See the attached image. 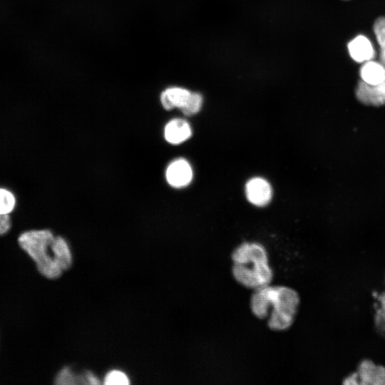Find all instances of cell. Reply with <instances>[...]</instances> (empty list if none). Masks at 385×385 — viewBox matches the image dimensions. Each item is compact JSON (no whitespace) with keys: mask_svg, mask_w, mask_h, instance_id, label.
I'll return each mask as SVG.
<instances>
[{"mask_svg":"<svg viewBox=\"0 0 385 385\" xmlns=\"http://www.w3.org/2000/svg\"><path fill=\"white\" fill-rule=\"evenodd\" d=\"M299 304L295 289L271 284L253 290L250 300L252 314L259 319H267V326L274 332H284L292 326Z\"/></svg>","mask_w":385,"mask_h":385,"instance_id":"6da1fadb","label":"cell"},{"mask_svg":"<svg viewBox=\"0 0 385 385\" xmlns=\"http://www.w3.org/2000/svg\"><path fill=\"white\" fill-rule=\"evenodd\" d=\"M232 274L244 287L255 290L272 283L274 272L266 248L256 242L240 244L231 254Z\"/></svg>","mask_w":385,"mask_h":385,"instance_id":"7a4b0ae2","label":"cell"},{"mask_svg":"<svg viewBox=\"0 0 385 385\" xmlns=\"http://www.w3.org/2000/svg\"><path fill=\"white\" fill-rule=\"evenodd\" d=\"M53 238L48 230L26 231L18 238L20 247L34 260L39 272L49 279L58 277L63 272L51 250Z\"/></svg>","mask_w":385,"mask_h":385,"instance_id":"3957f363","label":"cell"},{"mask_svg":"<svg viewBox=\"0 0 385 385\" xmlns=\"http://www.w3.org/2000/svg\"><path fill=\"white\" fill-rule=\"evenodd\" d=\"M344 384H385V366L370 359H364L358 364L355 371L346 376Z\"/></svg>","mask_w":385,"mask_h":385,"instance_id":"277c9868","label":"cell"},{"mask_svg":"<svg viewBox=\"0 0 385 385\" xmlns=\"http://www.w3.org/2000/svg\"><path fill=\"white\" fill-rule=\"evenodd\" d=\"M192 169L184 158H178L171 162L165 171L168 184L175 188L188 185L192 179Z\"/></svg>","mask_w":385,"mask_h":385,"instance_id":"5b68a950","label":"cell"},{"mask_svg":"<svg viewBox=\"0 0 385 385\" xmlns=\"http://www.w3.org/2000/svg\"><path fill=\"white\" fill-rule=\"evenodd\" d=\"M245 194L250 203L257 207H264L270 202L272 190L265 179L255 177L246 183Z\"/></svg>","mask_w":385,"mask_h":385,"instance_id":"8992f818","label":"cell"},{"mask_svg":"<svg viewBox=\"0 0 385 385\" xmlns=\"http://www.w3.org/2000/svg\"><path fill=\"white\" fill-rule=\"evenodd\" d=\"M356 96L362 103L380 106L385 104V80L376 85H369L360 81L356 88Z\"/></svg>","mask_w":385,"mask_h":385,"instance_id":"52a82bcc","label":"cell"},{"mask_svg":"<svg viewBox=\"0 0 385 385\" xmlns=\"http://www.w3.org/2000/svg\"><path fill=\"white\" fill-rule=\"evenodd\" d=\"M350 57L356 63H363L375 58L376 51L371 41L364 35H359L347 45Z\"/></svg>","mask_w":385,"mask_h":385,"instance_id":"ba28073f","label":"cell"},{"mask_svg":"<svg viewBox=\"0 0 385 385\" xmlns=\"http://www.w3.org/2000/svg\"><path fill=\"white\" fill-rule=\"evenodd\" d=\"M192 135V130L188 121L182 118H174L165 126L164 136L170 144H180Z\"/></svg>","mask_w":385,"mask_h":385,"instance_id":"9c48e42d","label":"cell"},{"mask_svg":"<svg viewBox=\"0 0 385 385\" xmlns=\"http://www.w3.org/2000/svg\"><path fill=\"white\" fill-rule=\"evenodd\" d=\"M192 91L178 86L166 88L160 94V103L165 110L182 109L187 103Z\"/></svg>","mask_w":385,"mask_h":385,"instance_id":"30bf717a","label":"cell"},{"mask_svg":"<svg viewBox=\"0 0 385 385\" xmlns=\"http://www.w3.org/2000/svg\"><path fill=\"white\" fill-rule=\"evenodd\" d=\"M361 81L369 84L376 85L385 80V66L374 59L362 63L359 68Z\"/></svg>","mask_w":385,"mask_h":385,"instance_id":"8fae6325","label":"cell"},{"mask_svg":"<svg viewBox=\"0 0 385 385\" xmlns=\"http://www.w3.org/2000/svg\"><path fill=\"white\" fill-rule=\"evenodd\" d=\"M51 247L55 259L63 271L68 269L71 265L72 257L66 240L60 236L54 237Z\"/></svg>","mask_w":385,"mask_h":385,"instance_id":"7c38bea8","label":"cell"},{"mask_svg":"<svg viewBox=\"0 0 385 385\" xmlns=\"http://www.w3.org/2000/svg\"><path fill=\"white\" fill-rule=\"evenodd\" d=\"M56 383L58 384H88L86 373L82 376H76L72 371L66 367L58 374Z\"/></svg>","mask_w":385,"mask_h":385,"instance_id":"4fadbf2b","label":"cell"},{"mask_svg":"<svg viewBox=\"0 0 385 385\" xmlns=\"http://www.w3.org/2000/svg\"><path fill=\"white\" fill-rule=\"evenodd\" d=\"M376 304L375 324L380 332L385 334V289L379 294Z\"/></svg>","mask_w":385,"mask_h":385,"instance_id":"5bb4252c","label":"cell"},{"mask_svg":"<svg viewBox=\"0 0 385 385\" xmlns=\"http://www.w3.org/2000/svg\"><path fill=\"white\" fill-rule=\"evenodd\" d=\"M15 205L14 195L9 190L0 188V214H10Z\"/></svg>","mask_w":385,"mask_h":385,"instance_id":"9a60e30c","label":"cell"},{"mask_svg":"<svg viewBox=\"0 0 385 385\" xmlns=\"http://www.w3.org/2000/svg\"><path fill=\"white\" fill-rule=\"evenodd\" d=\"M202 96L197 92H192L186 105L181 109L185 115H192L200 111L202 106Z\"/></svg>","mask_w":385,"mask_h":385,"instance_id":"2e32d148","label":"cell"},{"mask_svg":"<svg viewBox=\"0 0 385 385\" xmlns=\"http://www.w3.org/2000/svg\"><path fill=\"white\" fill-rule=\"evenodd\" d=\"M104 384L108 385H126L129 384V379L123 372L113 370L105 376Z\"/></svg>","mask_w":385,"mask_h":385,"instance_id":"e0dca14e","label":"cell"},{"mask_svg":"<svg viewBox=\"0 0 385 385\" xmlns=\"http://www.w3.org/2000/svg\"><path fill=\"white\" fill-rule=\"evenodd\" d=\"M373 30L379 46L385 47V16H380L375 20Z\"/></svg>","mask_w":385,"mask_h":385,"instance_id":"ac0fdd59","label":"cell"},{"mask_svg":"<svg viewBox=\"0 0 385 385\" xmlns=\"http://www.w3.org/2000/svg\"><path fill=\"white\" fill-rule=\"evenodd\" d=\"M11 226L9 214H0V236L8 232Z\"/></svg>","mask_w":385,"mask_h":385,"instance_id":"d6986e66","label":"cell"},{"mask_svg":"<svg viewBox=\"0 0 385 385\" xmlns=\"http://www.w3.org/2000/svg\"><path fill=\"white\" fill-rule=\"evenodd\" d=\"M379 61L385 66V47H380Z\"/></svg>","mask_w":385,"mask_h":385,"instance_id":"ffe728a7","label":"cell"}]
</instances>
